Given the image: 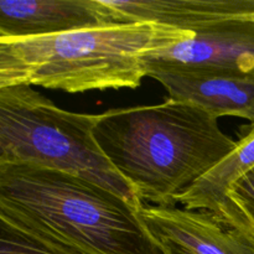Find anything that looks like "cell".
<instances>
[{
	"mask_svg": "<svg viewBox=\"0 0 254 254\" xmlns=\"http://www.w3.org/2000/svg\"><path fill=\"white\" fill-rule=\"evenodd\" d=\"M0 218L64 254H169L121 196L37 166L0 165Z\"/></svg>",
	"mask_w": 254,
	"mask_h": 254,
	"instance_id": "cell-1",
	"label": "cell"
},
{
	"mask_svg": "<svg viewBox=\"0 0 254 254\" xmlns=\"http://www.w3.org/2000/svg\"><path fill=\"white\" fill-rule=\"evenodd\" d=\"M94 136L141 202L175 207L176 198L235 149L218 119L169 98L155 106L109 109Z\"/></svg>",
	"mask_w": 254,
	"mask_h": 254,
	"instance_id": "cell-2",
	"label": "cell"
},
{
	"mask_svg": "<svg viewBox=\"0 0 254 254\" xmlns=\"http://www.w3.org/2000/svg\"><path fill=\"white\" fill-rule=\"evenodd\" d=\"M195 32L129 22L61 35L0 39V88L40 86L68 93L136 88L144 56L192 39Z\"/></svg>",
	"mask_w": 254,
	"mask_h": 254,
	"instance_id": "cell-3",
	"label": "cell"
},
{
	"mask_svg": "<svg viewBox=\"0 0 254 254\" xmlns=\"http://www.w3.org/2000/svg\"><path fill=\"white\" fill-rule=\"evenodd\" d=\"M101 114L59 108L30 86L0 88V165H32L97 184L130 203H144L99 146Z\"/></svg>",
	"mask_w": 254,
	"mask_h": 254,
	"instance_id": "cell-4",
	"label": "cell"
},
{
	"mask_svg": "<svg viewBox=\"0 0 254 254\" xmlns=\"http://www.w3.org/2000/svg\"><path fill=\"white\" fill-rule=\"evenodd\" d=\"M146 76L160 82L174 101L220 118L231 116L254 123V79L230 71L186 67L144 60Z\"/></svg>",
	"mask_w": 254,
	"mask_h": 254,
	"instance_id": "cell-5",
	"label": "cell"
},
{
	"mask_svg": "<svg viewBox=\"0 0 254 254\" xmlns=\"http://www.w3.org/2000/svg\"><path fill=\"white\" fill-rule=\"evenodd\" d=\"M129 24L106 0H0V39L52 36Z\"/></svg>",
	"mask_w": 254,
	"mask_h": 254,
	"instance_id": "cell-6",
	"label": "cell"
},
{
	"mask_svg": "<svg viewBox=\"0 0 254 254\" xmlns=\"http://www.w3.org/2000/svg\"><path fill=\"white\" fill-rule=\"evenodd\" d=\"M143 60L230 71L254 79V19L218 22Z\"/></svg>",
	"mask_w": 254,
	"mask_h": 254,
	"instance_id": "cell-7",
	"label": "cell"
},
{
	"mask_svg": "<svg viewBox=\"0 0 254 254\" xmlns=\"http://www.w3.org/2000/svg\"><path fill=\"white\" fill-rule=\"evenodd\" d=\"M139 213L169 254H254L208 211L144 205Z\"/></svg>",
	"mask_w": 254,
	"mask_h": 254,
	"instance_id": "cell-8",
	"label": "cell"
},
{
	"mask_svg": "<svg viewBox=\"0 0 254 254\" xmlns=\"http://www.w3.org/2000/svg\"><path fill=\"white\" fill-rule=\"evenodd\" d=\"M129 22H155L196 32L235 19H254V0H106Z\"/></svg>",
	"mask_w": 254,
	"mask_h": 254,
	"instance_id": "cell-9",
	"label": "cell"
},
{
	"mask_svg": "<svg viewBox=\"0 0 254 254\" xmlns=\"http://www.w3.org/2000/svg\"><path fill=\"white\" fill-rule=\"evenodd\" d=\"M254 168V123L236 143L235 149L203 178L176 198L186 210L213 213L225 200L231 186Z\"/></svg>",
	"mask_w": 254,
	"mask_h": 254,
	"instance_id": "cell-10",
	"label": "cell"
},
{
	"mask_svg": "<svg viewBox=\"0 0 254 254\" xmlns=\"http://www.w3.org/2000/svg\"><path fill=\"white\" fill-rule=\"evenodd\" d=\"M213 215L254 252V168L231 186Z\"/></svg>",
	"mask_w": 254,
	"mask_h": 254,
	"instance_id": "cell-11",
	"label": "cell"
},
{
	"mask_svg": "<svg viewBox=\"0 0 254 254\" xmlns=\"http://www.w3.org/2000/svg\"><path fill=\"white\" fill-rule=\"evenodd\" d=\"M0 254H64L0 218Z\"/></svg>",
	"mask_w": 254,
	"mask_h": 254,
	"instance_id": "cell-12",
	"label": "cell"
}]
</instances>
